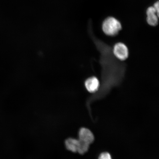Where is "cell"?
<instances>
[{
	"label": "cell",
	"instance_id": "cell-3",
	"mask_svg": "<svg viewBox=\"0 0 159 159\" xmlns=\"http://www.w3.org/2000/svg\"><path fill=\"white\" fill-rule=\"evenodd\" d=\"M78 140L90 145L94 142V137L92 132L89 129L83 128L79 130Z\"/></svg>",
	"mask_w": 159,
	"mask_h": 159
},
{
	"label": "cell",
	"instance_id": "cell-7",
	"mask_svg": "<svg viewBox=\"0 0 159 159\" xmlns=\"http://www.w3.org/2000/svg\"><path fill=\"white\" fill-rule=\"evenodd\" d=\"M98 159H112L110 154L108 152H103L99 157Z\"/></svg>",
	"mask_w": 159,
	"mask_h": 159
},
{
	"label": "cell",
	"instance_id": "cell-5",
	"mask_svg": "<svg viewBox=\"0 0 159 159\" xmlns=\"http://www.w3.org/2000/svg\"><path fill=\"white\" fill-rule=\"evenodd\" d=\"M147 14V21L149 25L155 26L158 25L159 16L154 7L148 8Z\"/></svg>",
	"mask_w": 159,
	"mask_h": 159
},
{
	"label": "cell",
	"instance_id": "cell-4",
	"mask_svg": "<svg viewBox=\"0 0 159 159\" xmlns=\"http://www.w3.org/2000/svg\"><path fill=\"white\" fill-rule=\"evenodd\" d=\"M85 86L89 92L95 93L98 90L100 86V82L97 77H91L85 81Z\"/></svg>",
	"mask_w": 159,
	"mask_h": 159
},
{
	"label": "cell",
	"instance_id": "cell-1",
	"mask_svg": "<svg viewBox=\"0 0 159 159\" xmlns=\"http://www.w3.org/2000/svg\"><path fill=\"white\" fill-rule=\"evenodd\" d=\"M102 30L105 34L114 36L116 35L122 29V25L118 20L112 17H108L103 23Z\"/></svg>",
	"mask_w": 159,
	"mask_h": 159
},
{
	"label": "cell",
	"instance_id": "cell-6",
	"mask_svg": "<svg viewBox=\"0 0 159 159\" xmlns=\"http://www.w3.org/2000/svg\"><path fill=\"white\" fill-rule=\"evenodd\" d=\"M66 148L73 152H77L79 146V140L77 139L69 138L65 141Z\"/></svg>",
	"mask_w": 159,
	"mask_h": 159
},
{
	"label": "cell",
	"instance_id": "cell-8",
	"mask_svg": "<svg viewBox=\"0 0 159 159\" xmlns=\"http://www.w3.org/2000/svg\"><path fill=\"white\" fill-rule=\"evenodd\" d=\"M159 2H157L154 4V7L155 9H156L157 13L158 15L159 16Z\"/></svg>",
	"mask_w": 159,
	"mask_h": 159
},
{
	"label": "cell",
	"instance_id": "cell-2",
	"mask_svg": "<svg viewBox=\"0 0 159 159\" xmlns=\"http://www.w3.org/2000/svg\"><path fill=\"white\" fill-rule=\"evenodd\" d=\"M113 54L119 60L124 61L129 56L128 47L124 43H119L115 44L113 49Z\"/></svg>",
	"mask_w": 159,
	"mask_h": 159
}]
</instances>
